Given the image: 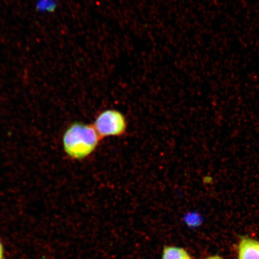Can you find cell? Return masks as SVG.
Instances as JSON below:
<instances>
[{
	"label": "cell",
	"instance_id": "obj_5",
	"mask_svg": "<svg viewBox=\"0 0 259 259\" xmlns=\"http://www.w3.org/2000/svg\"><path fill=\"white\" fill-rule=\"evenodd\" d=\"M187 221L189 223H192L193 224H198L201 222V217L196 213H192L190 215L187 217Z\"/></svg>",
	"mask_w": 259,
	"mask_h": 259
},
{
	"label": "cell",
	"instance_id": "obj_6",
	"mask_svg": "<svg viewBox=\"0 0 259 259\" xmlns=\"http://www.w3.org/2000/svg\"><path fill=\"white\" fill-rule=\"evenodd\" d=\"M3 247L1 242H0V259H3Z\"/></svg>",
	"mask_w": 259,
	"mask_h": 259
},
{
	"label": "cell",
	"instance_id": "obj_3",
	"mask_svg": "<svg viewBox=\"0 0 259 259\" xmlns=\"http://www.w3.org/2000/svg\"><path fill=\"white\" fill-rule=\"evenodd\" d=\"M238 259H259V241L242 238L238 245Z\"/></svg>",
	"mask_w": 259,
	"mask_h": 259
},
{
	"label": "cell",
	"instance_id": "obj_7",
	"mask_svg": "<svg viewBox=\"0 0 259 259\" xmlns=\"http://www.w3.org/2000/svg\"><path fill=\"white\" fill-rule=\"evenodd\" d=\"M205 259H223L222 257L219 256V255H213V256H210Z\"/></svg>",
	"mask_w": 259,
	"mask_h": 259
},
{
	"label": "cell",
	"instance_id": "obj_2",
	"mask_svg": "<svg viewBox=\"0 0 259 259\" xmlns=\"http://www.w3.org/2000/svg\"><path fill=\"white\" fill-rule=\"evenodd\" d=\"M94 127L101 139L110 137H120L127 129V121L121 112L108 109L97 116Z\"/></svg>",
	"mask_w": 259,
	"mask_h": 259
},
{
	"label": "cell",
	"instance_id": "obj_4",
	"mask_svg": "<svg viewBox=\"0 0 259 259\" xmlns=\"http://www.w3.org/2000/svg\"><path fill=\"white\" fill-rule=\"evenodd\" d=\"M161 259H192L185 249L176 246H164Z\"/></svg>",
	"mask_w": 259,
	"mask_h": 259
},
{
	"label": "cell",
	"instance_id": "obj_1",
	"mask_svg": "<svg viewBox=\"0 0 259 259\" xmlns=\"http://www.w3.org/2000/svg\"><path fill=\"white\" fill-rule=\"evenodd\" d=\"M101 140L93 124L76 122L64 132L63 148L68 156L82 160L95 151Z\"/></svg>",
	"mask_w": 259,
	"mask_h": 259
}]
</instances>
